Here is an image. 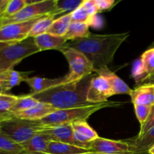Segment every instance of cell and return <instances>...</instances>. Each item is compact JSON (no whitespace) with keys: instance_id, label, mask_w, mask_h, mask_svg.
<instances>
[{"instance_id":"1","label":"cell","mask_w":154,"mask_h":154,"mask_svg":"<svg viewBox=\"0 0 154 154\" xmlns=\"http://www.w3.org/2000/svg\"><path fill=\"white\" fill-rule=\"evenodd\" d=\"M129 36V32L96 35L90 33L83 38L68 41L63 47L82 53L93 66V72L108 67L114 60L120 45Z\"/></svg>"},{"instance_id":"2","label":"cell","mask_w":154,"mask_h":154,"mask_svg":"<svg viewBox=\"0 0 154 154\" xmlns=\"http://www.w3.org/2000/svg\"><path fill=\"white\" fill-rule=\"evenodd\" d=\"M94 75L93 73L79 81L60 84L42 93H31L29 95L39 102L48 104L57 110L93 105L87 102V96Z\"/></svg>"},{"instance_id":"3","label":"cell","mask_w":154,"mask_h":154,"mask_svg":"<svg viewBox=\"0 0 154 154\" xmlns=\"http://www.w3.org/2000/svg\"><path fill=\"white\" fill-rule=\"evenodd\" d=\"M123 102H107L99 104L85 105L69 109L57 110L40 120H36L41 126H57V125L72 123L78 120H87L93 114L101 109L111 107H120Z\"/></svg>"},{"instance_id":"4","label":"cell","mask_w":154,"mask_h":154,"mask_svg":"<svg viewBox=\"0 0 154 154\" xmlns=\"http://www.w3.org/2000/svg\"><path fill=\"white\" fill-rule=\"evenodd\" d=\"M40 52L35 43L34 38H28L20 42L11 44L0 51V73L14 69L22 60Z\"/></svg>"},{"instance_id":"5","label":"cell","mask_w":154,"mask_h":154,"mask_svg":"<svg viewBox=\"0 0 154 154\" xmlns=\"http://www.w3.org/2000/svg\"><path fill=\"white\" fill-rule=\"evenodd\" d=\"M59 51L67 60L69 72L64 77V84L76 82L93 73V66L90 60L79 51L63 47Z\"/></svg>"},{"instance_id":"6","label":"cell","mask_w":154,"mask_h":154,"mask_svg":"<svg viewBox=\"0 0 154 154\" xmlns=\"http://www.w3.org/2000/svg\"><path fill=\"white\" fill-rule=\"evenodd\" d=\"M0 129L12 141L22 144L38 133L41 125L36 120L32 121L13 117L0 123Z\"/></svg>"},{"instance_id":"7","label":"cell","mask_w":154,"mask_h":154,"mask_svg":"<svg viewBox=\"0 0 154 154\" xmlns=\"http://www.w3.org/2000/svg\"><path fill=\"white\" fill-rule=\"evenodd\" d=\"M56 0H40L31 1L23 9L13 16L2 17L0 28L8 24L22 23L37 19L46 15H51L55 11Z\"/></svg>"},{"instance_id":"8","label":"cell","mask_w":154,"mask_h":154,"mask_svg":"<svg viewBox=\"0 0 154 154\" xmlns=\"http://www.w3.org/2000/svg\"><path fill=\"white\" fill-rule=\"evenodd\" d=\"M38 19L37 18L26 22L8 24L1 27L0 42L15 44L28 38L32 27Z\"/></svg>"},{"instance_id":"9","label":"cell","mask_w":154,"mask_h":154,"mask_svg":"<svg viewBox=\"0 0 154 154\" xmlns=\"http://www.w3.org/2000/svg\"><path fill=\"white\" fill-rule=\"evenodd\" d=\"M39 132L48 135L51 141L67 143L89 150L87 145L78 142L75 139L71 123L57 125V126H41Z\"/></svg>"},{"instance_id":"10","label":"cell","mask_w":154,"mask_h":154,"mask_svg":"<svg viewBox=\"0 0 154 154\" xmlns=\"http://www.w3.org/2000/svg\"><path fill=\"white\" fill-rule=\"evenodd\" d=\"M90 150L102 154H134L127 139L116 141L100 137L90 143Z\"/></svg>"},{"instance_id":"11","label":"cell","mask_w":154,"mask_h":154,"mask_svg":"<svg viewBox=\"0 0 154 154\" xmlns=\"http://www.w3.org/2000/svg\"><path fill=\"white\" fill-rule=\"evenodd\" d=\"M154 73V48L144 51L139 59L134 63L132 77L138 86L141 85Z\"/></svg>"},{"instance_id":"12","label":"cell","mask_w":154,"mask_h":154,"mask_svg":"<svg viewBox=\"0 0 154 154\" xmlns=\"http://www.w3.org/2000/svg\"><path fill=\"white\" fill-rule=\"evenodd\" d=\"M114 96L111 85L105 78L95 73L87 92V100L90 104H99L108 101Z\"/></svg>"},{"instance_id":"13","label":"cell","mask_w":154,"mask_h":154,"mask_svg":"<svg viewBox=\"0 0 154 154\" xmlns=\"http://www.w3.org/2000/svg\"><path fill=\"white\" fill-rule=\"evenodd\" d=\"M71 124L75 139L78 142L87 145L90 150V143L99 137L97 132L88 124L87 120H78Z\"/></svg>"},{"instance_id":"14","label":"cell","mask_w":154,"mask_h":154,"mask_svg":"<svg viewBox=\"0 0 154 154\" xmlns=\"http://www.w3.org/2000/svg\"><path fill=\"white\" fill-rule=\"evenodd\" d=\"M57 111V109H56L51 105L39 102L37 105L30 109L22 111V112L15 113L13 114L14 117L16 118L35 121V120H42Z\"/></svg>"},{"instance_id":"15","label":"cell","mask_w":154,"mask_h":154,"mask_svg":"<svg viewBox=\"0 0 154 154\" xmlns=\"http://www.w3.org/2000/svg\"><path fill=\"white\" fill-rule=\"evenodd\" d=\"M99 75H102L106 78L111 85L113 95L127 94L130 96L132 90L114 72L110 70L108 67L103 68L95 72Z\"/></svg>"},{"instance_id":"16","label":"cell","mask_w":154,"mask_h":154,"mask_svg":"<svg viewBox=\"0 0 154 154\" xmlns=\"http://www.w3.org/2000/svg\"><path fill=\"white\" fill-rule=\"evenodd\" d=\"M30 72H18L14 69H9L0 73V89L2 93H6L28 78Z\"/></svg>"},{"instance_id":"17","label":"cell","mask_w":154,"mask_h":154,"mask_svg":"<svg viewBox=\"0 0 154 154\" xmlns=\"http://www.w3.org/2000/svg\"><path fill=\"white\" fill-rule=\"evenodd\" d=\"M130 97L133 105L153 107L154 105V86H138L135 90H132Z\"/></svg>"},{"instance_id":"18","label":"cell","mask_w":154,"mask_h":154,"mask_svg":"<svg viewBox=\"0 0 154 154\" xmlns=\"http://www.w3.org/2000/svg\"><path fill=\"white\" fill-rule=\"evenodd\" d=\"M24 82L26 83L32 92V93H39L45 92L52 87L64 84V77L60 78H47L44 77H32L26 78Z\"/></svg>"},{"instance_id":"19","label":"cell","mask_w":154,"mask_h":154,"mask_svg":"<svg viewBox=\"0 0 154 154\" xmlns=\"http://www.w3.org/2000/svg\"><path fill=\"white\" fill-rule=\"evenodd\" d=\"M51 141L45 134L38 132L26 142L22 144L25 154H46L48 145Z\"/></svg>"},{"instance_id":"20","label":"cell","mask_w":154,"mask_h":154,"mask_svg":"<svg viewBox=\"0 0 154 154\" xmlns=\"http://www.w3.org/2000/svg\"><path fill=\"white\" fill-rule=\"evenodd\" d=\"M35 43L40 51L47 50H60L68 42L65 37L54 35L50 33H45L34 38Z\"/></svg>"},{"instance_id":"21","label":"cell","mask_w":154,"mask_h":154,"mask_svg":"<svg viewBox=\"0 0 154 154\" xmlns=\"http://www.w3.org/2000/svg\"><path fill=\"white\" fill-rule=\"evenodd\" d=\"M134 154H148L150 147L154 145V126L141 138L127 139Z\"/></svg>"},{"instance_id":"22","label":"cell","mask_w":154,"mask_h":154,"mask_svg":"<svg viewBox=\"0 0 154 154\" xmlns=\"http://www.w3.org/2000/svg\"><path fill=\"white\" fill-rule=\"evenodd\" d=\"M87 152L91 151L67 143L51 141L48 145L46 154H81Z\"/></svg>"},{"instance_id":"23","label":"cell","mask_w":154,"mask_h":154,"mask_svg":"<svg viewBox=\"0 0 154 154\" xmlns=\"http://www.w3.org/2000/svg\"><path fill=\"white\" fill-rule=\"evenodd\" d=\"M72 22V12L66 14L63 16L54 20L52 25L48 29V33L60 37H65Z\"/></svg>"},{"instance_id":"24","label":"cell","mask_w":154,"mask_h":154,"mask_svg":"<svg viewBox=\"0 0 154 154\" xmlns=\"http://www.w3.org/2000/svg\"><path fill=\"white\" fill-rule=\"evenodd\" d=\"M89 26L90 25L87 23L72 21L67 33L65 35V38L67 41H72L87 37L91 33L89 30Z\"/></svg>"},{"instance_id":"25","label":"cell","mask_w":154,"mask_h":154,"mask_svg":"<svg viewBox=\"0 0 154 154\" xmlns=\"http://www.w3.org/2000/svg\"><path fill=\"white\" fill-rule=\"evenodd\" d=\"M54 20L55 17L51 15H46L39 18L32 27L31 31L29 34V38H35L48 32Z\"/></svg>"},{"instance_id":"26","label":"cell","mask_w":154,"mask_h":154,"mask_svg":"<svg viewBox=\"0 0 154 154\" xmlns=\"http://www.w3.org/2000/svg\"><path fill=\"white\" fill-rule=\"evenodd\" d=\"M0 150L12 154H25L22 145L12 141L0 129Z\"/></svg>"},{"instance_id":"27","label":"cell","mask_w":154,"mask_h":154,"mask_svg":"<svg viewBox=\"0 0 154 154\" xmlns=\"http://www.w3.org/2000/svg\"><path fill=\"white\" fill-rule=\"evenodd\" d=\"M84 0H56V8L53 16L56 17L57 15L66 12H73L81 6Z\"/></svg>"},{"instance_id":"28","label":"cell","mask_w":154,"mask_h":154,"mask_svg":"<svg viewBox=\"0 0 154 154\" xmlns=\"http://www.w3.org/2000/svg\"><path fill=\"white\" fill-rule=\"evenodd\" d=\"M38 103V101L35 99V98H33L32 96H30L29 94L19 96L16 104H15L13 109H12L11 113L15 114V113L26 111V110H29L35 107Z\"/></svg>"},{"instance_id":"29","label":"cell","mask_w":154,"mask_h":154,"mask_svg":"<svg viewBox=\"0 0 154 154\" xmlns=\"http://www.w3.org/2000/svg\"><path fill=\"white\" fill-rule=\"evenodd\" d=\"M30 4V0H9L2 17L13 16Z\"/></svg>"},{"instance_id":"30","label":"cell","mask_w":154,"mask_h":154,"mask_svg":"<svg viewBox=\"0 0 154 154\" xmlns=\"http://www.w3.org/2000/svg\"><path fill=\"white\" fill-rule=\"evenodd\" d=\"M19 96L14 95L0 93V111L3 112H11Z\"/></svg>"},{"instance_id":"31","label":"cell","mask_w":154,"mask_h":154,"mask_svg":"<svg viewBox=\"0 0 154 154\" xmlns=\"http://www.w3.org/2000/svg\"><path fill=\"white\" fill-rule=\"evenodd\" d=\"M72 19L73 22L87 23H89V25H91L94 17H92L90 14L81 5L80 7H78L76 10L72 12Z\"/></svg>"},{"instance_id":"32","label":"cell","mask_w":154,"mask_h":154,"mask_svg":"<svg viewBox=\"0 0 154 154\" xmlns=\"http://www.w3.org/2000/svg\"><path fill=\"white\" fill-rule=\"evenodd\" d=\"M134 108H135V112L137 119L139 121L141 127H142L150 117L152 107L135 105H134Z\"/></svg>"},{"instance_id":"33","label":"cell","mask_w":154,"mask_h":154,"mask_svg":"<svg viewBox=\"0 0 154 154\" xmlns=\"http://www.w3.org/2000/svg\"><path fill=\"white\" fill-rule=\"evenodd\" d=\"M154 126V105L152 107L151 113L150 114V117H149L148 120H147V122L145 123V124L142 126V127L140 128L139 133L137 135V138H141L144 134L147 133L150 129H152Z\"/></svg>"},{"instance_id":"34","label":"cell","mask_w":154,"mask_h":154,"mask_svg":"<svg viewBox=\"0 0 154 154\" xmlns=\"http://www.w3.org/2000/svg\"><path fill=\"white\" fill-rule=\"evenodd\" d=\"M81 5L90 14L92 17H94L99 12L96 0H84Z\"/></svg>"},{"instance_id":"35","label":"cell","mask_w":154,"mask_h":154,"mask_svg":"<svg viewBox=\"0 0 154 154\" xmlns=\"http://www.w3.org/2000/svg\"><path fill=\"white\" fill-rule=\"evenodd\" d=\"M99 12L110 11L115 5L114 0H96Z\"/></svg>"},{"instance_id":"36","label":"cell","mask_w":154,"mask_h":154,"mask_svg":"<svg viewBox=\"0 0 154 154\" xmlns=\"http://www.w3.org/2000/svg\"><path fill=\"white\" fill-rule=\"evenodd\" d=\"M14 117L13 113L11 112H3V111H0V123L5 121L6 120L11 119V117Z\"/></svg>"},{"instance_id":"37","label":"cell","mask_w":154,"mask_h":154,"mask_svg":"<svg viewBox=\"0 0 154 154\" xmlns=\"http://www.w3.org/2000/svg\"><path fill=\"white\" fill-rule=\"evenodd\" d=\"M9 0H0V19L2 17Z\"/></svg>"},{"instance_id":"38","label":"cell","mask_w":154,"mask_h":154,"mask_svg":"<svg viewBox=\"0 0 154 154\" xmlns=\"http://www.w3.org/2000/svg\"><path fill=\"white\" fill-rule=\"evenodd\" d=\"M141 85H153L154 86V73L150 75ZM141 86V85H140Z\"/></svg>"},{"instance_id":"39","label":"cell","mask_w":154,"mask_h":154,"mask_svg":"<svg viewBox=\"0 0 154 154\" xmlns=\"http://www.w3.org/2000/svg\"><path fill=\"white\" fill-rule=\"evenodd\" d=\"M11 45V44H8V43H5V42H0V51L2 50H3L4 48H5L6 47H8V45Z\"/></svg>"},{"instance_id":"40","label":"cell","mask_w":154,"mask_h":154,"mask_svg":"<svg viewBox=\"0 0 154 154\" xmlns=\"http://www.w3.org/2000/svg\"><path fill=\"white\" fill-rule=\"evenodd\" d=\"M148 154H154V145L152 146L148 151Z\"/></svg>"},{"instance_id":"41","label":"cell","mask_w":154,"mask_h":154,"mask_svg":"<svg viewBox=\"0 0 154 154\" xmlns=\"http://www.w3.org/2000/svg\"><path fill=\"white\" fill-rule=\"evenodd\" d=\"M81 154H102V153H95V152H87V153H81Z\"/></svg>"},{"instance_id":"42","label":"cell","mask_w":154,"mask_h":154,"mask_svg":"<svg viewBox=\"0 0 154 154\" xmlns=\"http://www.w3.org/2000/svg\"><path fill=\"white\" fill-rule=\"evenodd\" d=\"M0 154H12V153H6V152H4V151H2V150H0Z\"/></svg>"},{"instance_id":"43","label":"cell","mask_w":154,"mask_h":154,"mask_svg":"<svg viewBox=\"0 0 154 154\" xmlns=\"http://www.w3.org/2000/svg\"><path fill=\"white\" fill-rule=\"evenodd\" d=\"M2 93V90H1V89H0V93Z\"/></svg>"}]
</instances>
